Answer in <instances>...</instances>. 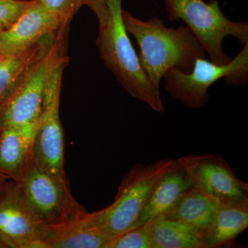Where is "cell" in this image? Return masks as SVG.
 <instances>
[{"label":"cell","mask_w":248,"mask_h":248,"mask_svg":"<svg viewBox=\"0 0 248 248\" xmlns=\"http://www.w3.org/2000/svg\"><path fill=\"white\" fill-rule=\"evenodd\" d=\"M177 159H160L150 164L137 163L124 176L114 202L107 208L88 213L86 218L109 237L135 228L140 214L161 176Z\"/></svg>","instance_id":"3957f363"},{"label":"cell","mask_w":248,"mask_h":248,"mask_svg":"<svg viewBox=\"0 0 248 248\" xmlns=\"http://www.w3.org/2000/svg\"><path fill=\"white\" fill-rule=\"evenodd\" d=\"M86 216L76 221L50 227L48 248H104L110 239Z\"/></svg>","instance_id":"e0dca14e"},{"label":"cell","mask_w":248,"mask_h":248,"mask_svg":"<svg viewBox=\"0 0 248 248\" xmlns=\"http://www.w3.org/2000/svg\"><path fill=\"white\" fill-rule=\"evenodd\" d=\"M58 37L59 32H55L30 48L6 59L0 68V122L18 88L34 65L48 53Z\"/></svg>","instance_id":"7c38bea8"},{"label":"cell","mask_w":248,"mask_h":248,"mask_svg":"<svg viewBox=\"0 0 248 248\" xmlns=\"http://www.w3.org/2000/svg\"><path fill=\"white\" fill-rule=\"evenodd\" d=\"M108 19L99 25L96 45L101 60L129 95L158 113L164 112L159 87L141 66L122 19V0H108Z\"/></svg>","instance_id":"7a4b0ae2"},{"label":"cell","mask_w":248,"mask_h":248,"mask_svg":"<svg viewBox=\"0 0 248 248\" xmlns=\"http://www.w3.org/2000/svg\"><path fill=\"white\" fill-rule=\"evenodd\" d=\"M177 160L194 184L214 202H248V184L221 155H187Z\"/></svg>","instance_id":"9c48e42d"},{"label":"cell","mask_w":248,"mask_h":248,"mask_svg":"<svg viewBox=\"0 0 248 248\" xmlns=\"http://www.w3.org/2000/svg\"><path fill=\"white\" fill-rule=\"evenodd\" d=\"M8 180H9V179H8L7 178L0 174V197H1L3 191L4 190L5 185H6V183Z\"/></svg>","instance_id":"cb8c5ba5"},{"label":"cell","mask_w":248,"mask_h":248,"mask_svg":"<svg viewBox=\"0 0 248 248\" xmlns=\"http://www.w3.org/2000/svg\"><path fill=\"white\" fill-rule=\"evenodd\" d=\"M225 78L227 84L239 86L248 80V43L230 63L220 65L205 58L197 59L192 70L184 73L176 68L164 75L165 89L170 95L189 108L200 109L208 105V90Z\"/></svg>","instance_id":"5b68a950"},{"label":"cell","mask_w":248,"mask_h":248,"mask_svg":"<svg viewBox=\"0 0 248 248\" xmlns=\"http://www.w3.org/2000/svg\"><path fill=\"white\" fill-rule=\"evenodd\" d=\"M68 58L63 55L54 67L46 87L42 112L32 140L31 155L41 169L68 181L63 169L64 141L60 118L62 76Z\"/></svg>","instance_id":"52a82bcc"},{"label":"cell","mask_w":248,"mask_h":248,"mask_svg":"<svg viewBox=\"0 0 248 248\" xmlns=\"http://www.w3.org/2000/svg\"><path fill=\"white\" fill-rule=\"evenodd\" d=\"M215 209V202L194 184L161 215L169 219L182 222L203 234L213 221Z\"/></svg>","instance_id":"2e32d148"},{"label":"cell","mask_w":248,"mask_h":248,"mask_svg":"<svg viewBox=\"0 0 248 248\" xmlns=\"http://www.w3.org/2000/svg\"><path fill=\"white\" fill-rule=\"evenodd\" d=\"M7 58H6V57L3 56V55L0 54V68H1V67L4 64L5 61H6Z\"/></svg>","instance_id":"d4e9b609"},{"label":"cell","mask_w":248,"mask_h":248,"mask_svg":"<svg viewBox=\"0 0 248 248\" xmlns=\"http://www.w3.org/2000/svg\"><path fill=\"white\" fill-rule=\"evenodd\" d=\"M148 223L155 248H204L202 233L182 222L160 215Z\"/></svg>","instance_id":"ac0fdd59"},{"label":"cell","mask_w":248,"mask_h":248,"mask_svg":"<svg viewBox=\"0 0 248 248\" xmlns=\"http://www.w3.org/2000/svg\"><path fill=\"white\" fill-rule=\"evenodd\" d=\"M37 123L7 127L0 133V174L17 182L30 156Z\"/></svg>","instance_id":"5bb4252c"},{"label":"cell","mask_w":248,"mask_h":248,"mask_svg":"<svg viewBox=\"0 0 248 248\" xmlns=\"http://www.w3.org/2000/svg\"><path fill=\"white\" fill-rule=\"evenodd\" d=\"M32 0H0V32L9 30L22 17Z\"/></svg>","instance_id":"ffe728a7"},{"label":"cell","mask_w":248,"mask_h":248,"mask_svg":"<svg viewBox=\"0 0 248 248\" xmlns=\"http://www.w3.org/2000/svg\"><path fill=\"white\" fill-rule=\"evenodd\" d=\"M104 248H155L149 223L110 238Z\"/></svg>","instance_id":"d6986e66"},{"label":"cell","mask_w":248,"mask_h":248,"mask_svg":"<svg viewBox=\"0 0 248 248\" xmlns=\"http://www.w3.org/2000/svg\"><path fill=\"white\" fill-rule=\"evenodd\" d=\"M215 203L213 221L202 234L204 248L231 246L248 227V202Z\"/></svg>","instance_id":"4fadbf2b"},{"label":"cell","mask_w":248,"mask_h":248,"mask_svg":"<svg viewBox=\"0 0 248 248\" xmlns=\"http://www.w3.org/2000/svg\"><path fill=\"white\" fill-rule=\"evenodd\" d=\"M50 227L31 211L16 182H6L0 197V234L9 238L16 248H48Z\"/></svg>","instance_id":"30bf717a"},{"label":"cell","mask_w":248,"mask_h":248,"mask_svg":"<svg viewBox=\"0 0 248 248\" xmlns=\"http://www.w3.org/2000/svg\"><path fill=\"white\" fill-rule=\"evenodd\" d=\"M65 27L68 25L39 0H32L19 20L0 32V54L6 58L17 55Z\"/></svg>","instance_id":"8fae6325"},{"label":"cell","mask_w":248,"mask_h":248,"mask_svg":"<svg viewBox=\"0 0 248 248\" xmlns=\"http://www.w3.org/2000/svg\"><path fill=\"white\" fill-rule=\"evenodd\" d=\"M67 30L68 28L62 31L48 53L34 65L18 88L1 118V131L7 127L38 122L49 78L59 59L64 55Z\"/></svg>","instance_id":"ba28073f"},{"label":"cell","mask_w":248,"mask_h":248,"mask_svg":"<svg viewBox=\"0 0 248 248\" xmlns=\"http://www.w3.org/2000/svg\"><path fill=\"white\" fill-rule=\"evenodd\" d=\"M16 182L31 211L46 226H60L88 214L72 195L68 181L41 169L31 153L22 177Z\"/></svg>","instance_id":"8992f818"},{"label":"cell","mask_w":248,"mask_h":248,"mask_svg":"<svg viewBox=\"0 0 248 248\" xmlns=\"http://www.w3.org/2000/svg\"><path fill=\"white\" fill-rule=\"evenodd\" d=\"M0 248H16V247L9 238L0 234Z\"/></svg>","instance_id":"603a6c76"},{"label":"cell","mask_w":248,"mask_h":248,"mask_svg":"<svg viewBox=\"0 0 248 248\" xmlns=\"http://www.w3.org/2000/svg\"><path fill=\"white\" fill-rule=\"evenodd\" d=\"M89 6L97 16L99 25H104L108 19V0H83V6Z\"/></svg>","instance_id":"7402d4cb"},{"label":"cell","mask_w":248,"mask_h":248,"mask_svg":"<svg viewBox=\"0 0 248 248\" xmlns=\"http://www.w3.org/2000/svg\"><path fill=\"white\" fill-rule=\"evenodd\" d=\"M122 19L125 30L136 40L141 66L158 87L169 70L176 68L189 73L197 59L206 56L203 47L187 26L168 27L161 18L143 20L124 9Z\"/></svg>","instance_id":"6da1fadb"},{"label":"cell","mask_w":248,"mask_h":248,"mask_svg":"<svg viewBox=\"0 0 248 248\" xmlns=\"http://www.w3.org/2000/svg\"><path fill=\"white\" fill-rule=\"evenodd\" d=\"M193 184L192 178L177 159L175 166L163 174L153 187L135 228L166 213Z\"/></svg>","instance_id":"9a60e30c"},{"label":"cell","mask_w":248,"mask_h":248,"mask_svg":"<svg viewBox=\"0 0 248 248\" xmlns=\"http://www.w3.org/2000/svg\"><path fill=\"white\" fill-rule=\"evenodd\" d=\"M164 4L170 20L184 21L215 63L224 65L232 60L223 49L228 36L237 39L242 46L248 43V23L227 17L217 0H164Z\"/></svg>","instance_id":"277c9868"},{"label":"cell","mask_w":248,"mask_h":248,"mask_svg":"<svg viewBox=\"0 0 248 248\" xmlns=\"http://www.w3.org/2000/svg\"><path fill=\"white\" fill-rule=\"evenodd\" d=\"M46 9L58 16L65 25H68L75 15L83 6V0H39Z\"/></svg>","instance_id":"44dd1931"}]
</instances>
